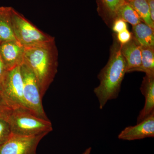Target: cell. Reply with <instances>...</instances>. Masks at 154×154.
I'll list each match as a JSON object with an SVG mask.
<instances>
[{"label":"cell","mask_w":154,"mask_h":154,"mask_svg":"<svg viewBox=\"0 0 154 154\" xmlns=\"http://www.w3.org/2000/svg\"><path fill=\"white\" fill-rule=\"evenodd\" d=\"M24 59V63L36 77L43 98L57 72L58 51L55 40L25 48Z\"/></svg>","instance_id":"6da1fadb"},{"label":"cell","mask_w":154,"mask_h":154,"mask_svg":"<svg viewBox=\"0 0 154 154\" xmlns=\"http://www.w3.org/2000/svg\"><path fill=\"white\" fill-rule=\"evenodd\" d=\"M126 73V62L122 54L121 45L116 42L108 62L98 75L100 84L94 89L100 109H103L108 101L117 99Z\"/></svg>","instance_id":"7a4b0ae2"},{"label":"cell","mask_w":154,"mask_h":154,"mask_svg":"<svg viewBox=\"0 0 154 154\" xmlns=\"http://www.w3.org/2000/svg\"><path fill=\"white\" fill-rule=\"evenodd\" d=\"M5 118L13 134L30 136L48 134L53 131L52 123L49 119L38 117L26 108L11 109Z\"/></svg>","instance_id":"3957f363"},{"label":"cell","mask_w":154,"mask_h":154,"mask_svg":"<svg viewBox=\"0 0 154 154\" xmlns=\"http://www.w3.org/2000/svg\"><path fill=\"white\" fill-rule=\"evenodd\" d=\"M10 12L14 36L23 47H33L55 40L54 37L39 30L13 8L11 7Z\"/></svg>","instance_id":"277c9868"},{"label":"cell","mask_w":154,"mask_h":154,"mask_svg":"<svg viewBox=\"0 0 154 154\" xmlns=\"http://www.w3.org/2000/svg\"><path fill=\"white\" fill-rule=\"evenodd\" d=\"M23 83V97L25 107L38 117L48 120L42 103L40 89L35 75L25 63L20 66Z\"/></svg>","instance_id":"5b68a950"},{"label":"cell","mask_w":154,"mask_h":154,"mask_svg":"<svg viewBox=\"0 0 154 154\" xmlns=\"http://www.w3.org/2000/svg\"><path fill=\"white\" fill-rule=\"evenodd\" d=\"M0 87L6 102L12 109L26 108L23 97V79L20 66L7 72Z\"/></svg>","instance_id":"8992f818"},{"label":"cell","mask_w":154,"mask_h":154,"mask_svg":"<svg viewBox=\"0 0 154 154\" xmlns=\"http://www.w3.org/2000/svg\"><path fill=\"white\" fill-rule=\"evenodd\" d=\"M47 134L26 136L12 133L0 147V154H36L38 143Z\"/></svg>","instance_id":"52a82bcc"},{"label":"cell","mask_w":154,"mask_h":154,"mask_svg":"<svg viewBox=\"0 0 154 154\" xmlns=\"http://www.w3.org/2000/svg\"><path fill=\"white\" fill-rule=\"evenodd\" d=\"M25 48L16 41L0 42V56L6 69L20 66L24 61Z\"/></svg>","instance_id":"ba28073f"},{"label":"cell","mask_w":154,"mask_h":154,"mask_svg":"<svg viewBox=\"0 0 154 154\" xmlns=\"http://www.w3.org/2000/svg\"><path fill=\"white\" fill-rule=\"evenodd\" d=\"M154 137V112L134 126L127 127L119 134V139L134 140Z\"/></svg>","instance_id":"9c48e42d"},{"label":"cell","mask_w":154,"mask_h":154,"mask_svg":"<svg viewBox=\"0 0 154 154\" xmlns=\"http://www.w3.org/2000/svg\"><path fill=\"white\" fill-rule=\"evenodd\" d=\"M145 97L144 105L137 118L138 123L154 112V75H146L140 88Z\"/></svg>","instance_id":"30bf717a"},{"label":"cell","mask_w":154,"mask_h":154,"mask_svg":"<svg viewBox=\"0 0 154 154\" xmlns=\"http://www.w3.org/2000/svg\"><path fill=\"white\" fill-rule=\"evenodd\" d=\"M121 45V51L126 64L127 72H138L141 65V46L134 39Z\"/></svg>","instance_id":"8fae6325"},{"label":"cell","mask_w":154,"mask_h":154,"mask_svg":"<svg viewBox=\"0 0 154 154\" xmlns=\"http://www.w3.org/2000/svg\"><path fill=\"white\" fill-rule=\"evenodd\" d=\"M11 7H0V42L16 41L11 22Z\"/></svg>","instance_id":"7c38bea8"},{"label":"cell","mask_w":154,"mask_h":154,"mask_svg":"<svg viewBox=\"0 0 154 154\" xmlns=\"http://www.w3.org/2000/svg\"><path fill=\"white\" fill-rule=\"evenodd\" d=\"M134 40L141 47H154V30L147 25L140 22L133 26Z\"/></svg>","instance_id":"4fadbf2b"},{"label":"cell","mask_w":154,"mask_h":154,"mask_svg":"<svg viewBox=\"0 0 154 154\" xmlns=\"http://www.w3.org/2000/svg\"><path fill=\"white\" fill-rule=\"evenodd\" d=\"M138 14L142 22L154 30L149 8L146 0H125Z\"/></svg>","instance_id":"5bb4252c"},{"label":"cell","mask_w":154,"mask_h":154,"mask_svg":"<svg viewBox=\"0 0 154 154\" xmlns=\"http://www.w3.org/2000/svg\"><path fill=\"white\" fill-rule=\"evenodd\" d=\"M141 65L138 72H143L146 75H154V48L152 47H141Z\"/></svg>","instance_id":"9a60e30c"},{"label":"cell","mask_w":154,"mask_h":154,"mask_svg":"<svg viewBox=\"0 0 154 154\" xmlns=\"http://www.w3.org/2000/svg\"><path fill=\"white\" fill-rule=\"evenodd\" d=\"M118 17L123 19L127 23H129L133 26L137 25L142 21L138 14L126 1L119 10L117 15V18Z\"/></svg>","instance_id":"2e32d148"},{"label":"cell","mask_w":154,"mask_h":154,"mask_svg":"<svg viewBox=\"0 0 154 154\" xmlns=\"http://www.w3.org/2000/svg\"><path fill=\"white\" fill-rule=\"evenodd\" d=\"M101 2L107 14L114 20L117 18L119 8L125 0H101Z\"/></svg>","instance_id":"e0dca14e"},{"label":"cell","mask_w":154,"mask_h":154,"mask_svg":"<svg viewBox=\"0 0 154 154\" xmlns=\"http://www.w3.org/2000/svg\"><path fill=\"white\" fill-rule=\"evenodd\" d=\"M12 134L8 122L5 117L0 116V147Z\"/></svg>","instance_id":"ac0fdd59"},{"label":"cell","mask_w":154,"mask_h":154,"mask_svg":"<svg viewBox=\"0 0 154 154\" xmlns=\"http://www.w3.org/2000/svg\"><path fill=\"white\" fill-rule=\"evenodd\" d=\"M117 38L119 43L120 45H124L131 41L133 38L132 33L126 29L117 33Z\"/></svg>","instance_id":"d6986e66"},{"label":"cell","mask_w":154,"mask_h":154,"mask_svg":"<svg viewBox=\"0 0 154 154\" xmlns=\"http://www.w3.org/2000/svg\"><path fill=\"white\" fill-rule=\"evenodd\" d=\"M12 108L6 102L0 87V116L5 117Z\"/></svg>","instance_id":"ffe728a7"},{"label":"cell","mask_w":154,"mask_h":154,"mask_svg":"<svg viewBox=\"0 0 154 154\" xmlns=\"http://www.w3.org/2000/svg\"><path fill=\"white\" fill-rule=\"evenodd\" d=\"M112 29L114 32L119 33L128 29L127 22L120 18H116L113 21Z\"/></svg>","instance_id":"44dd1931"},{"label":"cell","mask_w":154,"mask_h":154,"mask_svg":"<svg viewBox=\"0 0 154 154\" xmlns=\"http://www.w3.org/2000/svg\"><path fill=\"white\" fill-rule=\"evenodd\" d=\"M8 71L6 69L2 60L0 56V85L2 82Z\"/></svg>","instance_id":"7402d4cb"},{"label":"cell","mask_w":154,"mask_h":154,"mask_svg":"<svg viewBox=\"0 0 154 154\" xmlns=\"http://www.w3.org/2000/svg\"><path fill=\"white\" fill-rule=\"evenodd\" d=\"M150 9L152 19L154 22V0H146Z\"/></svg>","instance_id":"603a6c76"},{"label":"cell","mask_w":154,"mask_h":154,"mask_svg":"<svg viewBox=\"0 0 154 154\" xmlns=\"http://www.w3.org/2000/svg\"><path fill=\"white\" fill-rule=\"evenodd\" d=\"M92 150V148L89 147L85 150V152L83 153L82 154H91Z\"/></svg>","instance_id":"cb8c5ba5"}]
</instances>
